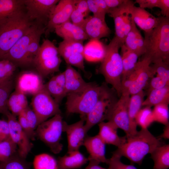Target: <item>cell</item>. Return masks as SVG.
Wrapping results in <instances>:
<instances>
[{
    "label": "cell",
    "mask_w": 169,
    "mask_h": 169,
    "mask_svg": "<svg viewBox=\"0 0 169 169\" xmlns=\"http://www.w3.org/2000/svg\"><path fill=\"white\" fill-rule=\"evenodd\" d=\"M102 169H105V168H104L102 167Z\"/></svg>",
    "instance_id": "cell-59"
},
{
    "label": "cell",
    "mask_w": 169,
    "mask_h": 169,
    "mask_svg": "<svg viewBox=\"0 0 169 169\" xmlns=\"http://www.w3.org/2000/svg\"><path fill=\"white\" fill-rule=\"evenodd\" d=\"M9 128L10 137L18 148L19 155L24 158L26 157L31 150L33 144L30 140L20 126L16 116L9 111L5 115Z\"/></svg>",
    "instance_id": "cell-14"
},
{
    "label": "cell",
    "mask_w": 169,
    "mask_h": 169,
    "mask_svg": "<svg viewBox=\"0 0 169 169\" xmlns=\"http://www.w3.org/2000/svg\"><path fill=\"white\" fill-rule=\"evenodd\" d=\"M42 77L32 72H25L19 75L16 82V90L25 95H34L44 86Z\"/></svg>",
    "instance_id": "cell-19"
},
{
    "label": "cell",
    "mask_w": 169,
    "mask_h": 169,
    "mask_svg": "<svg viewBox=\"0 0 169 169\" xmlns=\"http://www.w3.org/2000/svg\"><path fill=\"white\" fill-rule=\"evenodd\" d=\"M83 41L63 40L58 47L60 55L67 64L75 67L85 73Z\"/></svg>",
    "instance_id": "cell-12"
},
{
    "label": "cell",
    "mask_w": 169,
    "mask_h": 169,
    "mask_svg": "<svg viewBox=\"0 0 169 169\" xmlns=\"http://www.w3.org/2000/svg\"><path fill=\"white\" fill-rule=\"evenodd\" d=\"M152 64L151 66L154 74L169 83V63L160 61Z\"/></svg>",
    "instance_id": "cell-44"
},
{
    "label": "cell",
    "mask_w": 169,
    "mask_h": 169,
    "mask_svg": "<svg viewBox=\"0 0 169 169\" xmlns=\"http://www.w3.org/2000/svg\"><path fill=\"white\" fill-rule=\"evenodd\" d=\"M121 158L120 156L112 153L111 157L108 159V169H137L133 165L123 163L120 160Z\"/></svg>",
    "instance_id": "cell-46"
},
{
    "label": "cell",
    "mask_w": 169,
    "mask_h": 169,
    "mask_svg": "<svg viewBox=\"0 0 169 169\" xmlns=\"http://www.w3.org/2000/svg\"><path fill=\"white\" fill-rule=\"evenodd\" d=\"M157 8L161 9L162 16L169 18V0H159Z\"/></svg>",
    "instance_id": "cell-54"
},
{
    "label": "cell",
    "mask_w": 169,
    "mask_h": 169,
    "mask_svg": "<svg viewBox=\"0 0 169 169\" xmlns=\"http://www.w3.org/2000/svg\"><path fill=\"white\" fill-rule=\"evenodd\" d=\"M135 120L137 125L141 126V128L148 129L154 121L151 107L145 106L141 109L136 116Z\"/></svg>",
    "instance_id": "cell-40"
},
{
    "label": "cell",
    "mask_w": 169,
    "mask_h": 169,
    "mask_svg": "<svg viewBox=\"0 0 169 169\" xmlns=\"http://www.w3.org/2000/svg\"><path fill=\"white\" fill-rule=\"evenodd\" d=\"M106 46L98 40H90L84 46V58L90 62H101L105 53Z\"/></svg>",
    "instance_id": "cell-29"
},
{
    "label": "cell",
    "mask_w": 169,
    "mask_h": 169,
    "mask_svg": "<svg viewBox=\"0 0 169 169\" xmlns=\"http://www.w3.org/2000/svg\"><path fill=\"white\" fill-rule=\"evenodd\" d=\"M13 86L12 78L0 84V113L5 115L9 111L7 103Z\"/></svg>",
    "instance_id": "cell-38"
},
{
    "label": "cell",
    "mask_w": 169,
    "mask_h": 169,
    "mask_svg": "<svg viewBox=\"0 0 169 169\" xmlns=\"http://www.w3.org/2000/svg\"><path fill=\"white\" fill-rule=\"evenodd\" d=\"M158 138L160 139L163 138L165 139H169V124L165 126L163 133L159 136Z\"/></svg>",
    "instance_id": "cell-57"
},
{
    "label": "cell",
    "mask_w": 169,
    "mask_h": 169,
    "mask_svg": "<svg viewBox=\"0 0 169 169\" xmlns=\"http://www.w3.org/2000/svg\"><path fill=\"white\" fill-rule=\"evenodd\" d=\"M34 23L27 15L24 7L0 26V60Z\"/></svg>",
    "instance_id": "cell-4"
},
{
    "label": "cell",
    "mask_w": 169,
    "mask_h": 169,
    "mask_svg": "<svg viewBox=\"0 0 169 169\" xmlns=\"http://www.w3.org/2000/svg\"><path fill=\"white\" fill-rule=\"evenodd\" d=\"M75 0H59L49 18L45 32L47 35L54 31L55 28L70 20Z\"/></svg>",
    "instance_id": "cell-15"
},
{
    "label": "cell",
    "mask_w": 169,
    "mask_h": 169,
    "mask_svg": "<svg viewBox=\"0 0 169 169\" xmlns=\"http://www.w3.org/2000/svg\"><path fill=\"white\" fill-rule=\"evenodd\" d=\"M24 110L18 115V122L20 126L31 140H34L35 135L31 131L25 116Z\"/></svg>",
    "instance_id": "cell-48"
},
{
    "label": "cell",
    "mask_w": 169,
    "mask_h": 169,
    "mask_svg": "<svg viewBox=\"0 0 169 169\" xmlns=\"http://www.w3.org/2000/svg\"><path fill=\"white\" fill-rule=\"evenodd\" d=\"M99 131L98 134L105 144L121 146L126 141V136H119L117 134L118 128L110 121L102 122L98 124Z\"/></svg>",
    "instance_id": "cell-23"
},
{
    "label": "cell",
    "mask_w": 169,
    "mask_h": 169,
    "mask_svg": "<svg viewBox=\"0 0 169 169\" xmlns=\"http://www.w3.org/2000/svg\"><path fill=\"white\" fill-rule=\"evenodd\" d=\"M44 86L51 96L59 104L67 96L65 87L58 83L54 77L44 84Z\"/></svg>",
    "instance_id": "cell-37"
},
{
    "label": "cell",
    "mask_w": 169,
    "mask_h": 169,
    "mask_svg": "<svg viewBox=\"0 0 169 169\" xmlns=\"http://www.w3.org/2000/svg\"><path fill=\"white\" fill-rule=\"evenodd\" d=\"M85 18L84 15L74 6L70 16V20L71 22L81 28Z\"/></svg>",
    "instance_id": "cell-49"
},
{
    "label": "cell",
    "mask_w": 169,
    "mask_h": 169,
    "mask_svg": "<svg viewBox=\"0 0 169 169\" xmlns=\"http://www.w3.org/2000/svg\"><path fill=\"white\" fill-rule=\"evenodd\" d=\"M61 62L58 47L51 41L46 39L40 45L33 64L42 77L59 71Z\"/></svg>",
    "instance_id": "cell-7"
},
{
    "label": "cell",
    "mask_w": 169,
    "mask_h": 169,
    "mask_svg": "<svg viewBox=\"0 0 169 169\" xmlns=\"http://www.w3.org/2000/svg\"><path fill=\"white\" fill-rule=\"evenodd\" d=\"M24 8L23 0H0V26L11 15Z\"/></svg>",
    "instance_id": "cell-32"
},
{
    "label": "cell",
    "mask_w": 169,
    "mask_h": 169,
    "mask_svg": "<svg viewBox=\"0 0 169 169\" xmlns=\"http://www.w3.org/2000/svg\"><path fill=\"white\" fill-rule=\"evenodd\" d=\"M120 49L123 65L122 82L135 70L140 56L136 53L128 49L124 44Z\"/></svg>",
    "instance_id": "cell-28"
},
{
    "label": "cell",
    "mask_w": 169,
    "mask_h": 169,
    "mask_svg": "<svg viewBox=\"0 0 169 169\" xmlns=\"http://www.w3.org/2000/svg\"><path fill=\"white\" fill-rule=\"evenodd\" d=\"M16 67L15 64L9 60L5 59L0 60V79L12 77Z\"/></svg>",
    "instance_id": "cell-45"
},
{
    "label": "cell",
    "mask_w": 169,
    "mask_h": 169,
    "mask_svg": "<svg viewBox=\"0 0 169 169\" xmlns=\"http://www.w3.org/2000/svg\"><path fill=\"white\" fill-rule=\"evenodd\" d=\"M145 94L143 90H142L130 96L128 105V115L132 128L136 131H138L135 118L142 106Z\"/></svg>",
    "instance_id": "cell-34"
},
{
    "label": "cell",
    "mask_w": 169,
    "mask_h": 169,
    "mask_svg": "<svg viewBox=\"0 0 169 169\" xmlns=\"http://www.w3.org/2000/svg\"><path fill=\"white\" fill-rule=\"evenodd\" d=\"M117 100L114 91L104 84L97 101L86 116L84 127L87 132L94 126L105 120L108 112Z\"/></svg>",
    "instance_id": "cell-8"
},
{
    "label": "cell",
    "mask_w": 169,
    "mask_h": 169,
    "mask_svg": "<svg viewBox=\"0 0 169 169\" xmlns=\"http://www.w3.org/2000/svg\"><path fill=\"white\" fill-rule=\"evenodd\" d=\"M57 160V169H77L81 167L89 161L79 151H73Z\"/></svg>",
    "instance_id": "cell-27"
},
{
    "label": "cell",
    "mask_w": 169,
    "mask_h": 169,
    "mask_svg": "<svg viewBox=\"0 0 169 169\" xmlns=\"http://www.w3.org/2000/svg\"><path fill=\"white\" fill-rule=\"evenodd\" d=\"M24 112L30 130L35 135V131L38 125L36 115L29 106L25 110Z\"/></svg>",
    "instance_id": "cell-47"
},
{
    "label": "cell",
    "mask_w": 169,
    "mask_h": 169,
    "mask_svg": "<svg viewBox=\"0 0 169 169\" xmlns=\"http://www.w3.org/2000/svg\"><path fill=\"white\" fill-rule=\"evenodd\" d=\"M103 87L104 84L99 86L95 83L90 82L82 90L67 95L65 103L67 113L78 114L80 118L86 120L87 115L97 101Z\"/></svg>",
    "instance_id": "cell-5"
},
{
    "label": "cell",
    "mask_w": 169,
    "mask_h": 169,
    "mask_svg": "<svg viewBox=\"0 0 169 169\" xmlns=\"http://www.w3.org/2000/svg\"><path fill=\"white\" fill-rule=\"evenodd\" d=\"M12 78V77H11ZM8 78V79H0V84L2 83V82H4V81L10 78Z\"/></svg>",
    "instance_id": "cell-58"
},
{
    "label": "cell",
    "mask_w": 169,
    "mask_h": 169,
    "mask_svg": "<svg viewBox=\"0 0 169 169\" xmlns=\"http://www.w3.org/2000/svg\"><path fill=\"white\" fill-rule=\"evenodd\" d=\"M32 163L22 157L18 151L7 160L0 162V169H31Z\"/></svg>",
    "instance_id": "cell-35"
},
{
    "label": "cell",
    "mask_w": 169,
    "mask_h": 169,
    "mask_svg": "<svg viewBox=\"0 0 169 169\" xmlns=\"http://www.w3.org/2000/svg\"><path fill=\"white\" fill-rule=\"evenodd\" d=\"M167 86H169V83L157 76H153L151 78L148 91L153 89L162 88Z\"/></svg>",
    "instance_id": "cell-50"
},
{
    "label": "cell",
    "mask_w": 169,
    "mask_h": 169,
    "mask_svg": "<svg viewBox=\"0 0 169 169\" xmlns=\"http://www.w3.org/2000/svg\"><path fill=\"white\" fill-rule=\"evenodd\" d=\"M27 15L37 24L47 27L58 0H23Z\"/></svg>",
    "instance_id": "cell-11"
},
{
    "label": "cell",
    "mask_w": 169,
    "mask_h": 169,
    "mask_svg": "<svg viewBox=\"0 0 169 169\" xmlns=\"http://www.w3.org/2000/svg\"><path fill=\"white\" fill-rule=\"evenodd\" d=\"M131 16L136 25L144 32H149L157 25L158 17H156L145 9L139 7L132 6L131 8Z\"/></svg>",
    "instance_id": "cell-22"
},
{
    "label": "cell",
    "mask_w": 169,
    "mask_h": 169,
    "mask_svg": "<svg viewBox=\"0 0 169 169\" xmlns=\"http://www.w3.org/2000/svg\"><path fill=\"white\" fill-rule=\"evenodd\" d=\"M39 26H42L34 23L27 32L3 56L2 59L9 60L16 66H28L27 58L28 49L30 42Z\"/></svg>",
    "instance_id": "cell-13"
},
{
    "label": "cell",
    "mask_w": 169,
    "mask_h": 169,
    "mask_svg": "<svg viewBox=\"0 0 169 169\" xmlns=\"http://www.w3.org/2000/svg\"><path fill=\"white\" fill-rule=\"evenodd\" d=\"M123 44L128 49L136 53L140 56L144 53V38L132 18L131 29L125 38Z\"/></svg>",
    "instance_id": "cell-26"
},
{
    "label": "cell",
    "mask_w": 169,
    "mask_h": 169,
    "mask_svg": "<svg viewBox=\"0 0 169 169\" xmlns=\"http://www.w3.org/2000/svg\"><path fill=\"white\" fill-rule=\"evenodd\" d=\"M126 0H104L109 9L117 8L125 2Z\"/></svg>",
    "instance_id": "cell-55"
},
{
    "label": "cell",
    "mask_w": 169,
    "mask_h": 169,
    "mask_svg": "<svg viewBox=\"0 0 169 169\" xmlns=\"http://www.w3.org/2000/svg\"></svg>",
    "instance_id": "cell-60"
},
{
    "label": "cell",
    "mask_w": 169,
    "mask_h": 169,
    "mask_svg": "<svg viewBox=\"0 0 169 169\" xmlns=\"http://www.w3.org/2000/svg\"><path fill=\"white\" fill-rule=\"evenodd\" d=\"M135 2L132 0H126L119 7L109 10L108 14L113 18L115 24V36L124 44L125 38L124 28L127 14Z\"/></svg>",
    "instance_id": "cell-20"
},
{
    "label": "cell",
    "mask_w": 169,
    "mask_h": 169,
    "mask_svg": "<svg viewBox=\"0 0 169 169\" xmlns=\"http://www.w3.org/2000/svg\"><path fill=\"white\" fill-rule=\"evenodd\" d=\"M64 121L61 114H58L40 124L35 131V136L55 154L59 153L63 149L60 141L63 132Z\"/></svg>",
    "instance_id": "cell-6"
},
{
    "label": "cell",
    "mask_w": 169,
    "mask_h": 169,
    "mask_svg": "<svg viewBox=\"0 0 169 169\" xmlns=\"http://www.w3.org/2000/svg\"><path fill=\"white\" fill-rule=\"evenodd\" d=\"M89 9L93 15L105 19L109 9L104 0H86Z\"/></svg>",
    "instance_id": "cell-41"
},
{
    "label": "cell",
    "mask_w": 169,
    "mask_h": 169,
    "mask_svg": "<svg viewBox=\"0 0 169 169\" xmlns=\"http://www.w3.org/2000/svg\"><path fill=\"white\" fill-rule=\"evenodd\" d=\"M154 162L153 169H167L169 167V145H162L151 154Z\"/></svg>",
    "instance_id": "cell-33"
},
{
    "label": "cell",
    "mask_w": 169,
    "mask_h": 169,
    "mask_svg": "<svg viewBox=\"0 0 169 169\" xmlns=\"http://www.w3.org/2000/svg\"><path fill=\"white\" fill-rule=\"evenodd\" d=\"M54 31L64 40L83 42L89 39L83 29L70 20L56 26Z\"/></svg>",
    "instance_id": "cell-24"
},
{
    "label": "cell",
    "mask_w": 169,
    "mask_h": 169,
    "mask_svg": "<svg viewBox=\"0 0 169 169\" xmlns=\"http://www.w3.org/2000/svg\"><path fill=\"white\" fill-rule=\"evenodd\" d=\"M46 30V27L39 26L30 42L27 54L28 65L33 64L34 59L40 48L39 42L41 36L45 33Z\"/></svg>",
    "instance_id": "cell-36"
},
{
    "label": "cell",
    "mask_w": 169,
    "mask_h": 169,
    "mask_svg": "<svg viewBox=\"0 0 169 169\" xmlns=\"http://www.w3.org/2000/svg\"><path fill=\"white\" fill-rule=\"evenodd\" d=\"M123 44L115 36L106 46L105 57L101 62L99 72L104 77L107 84H111L118 95L122 92L121 76L123 65L119 50Z\"/></svg>",
    "instance_id": "cell-3"
},
{
    "label": "cell",
    "mask_w": 169,
    "mask_h": 169,
    "mask_svg": "<svg viewBox=\"0 0 169 169\" xmlns=\"http://www.w3.org/2000/svg\"><path fill=\"white\" fill-rule=\"evenodd\" d=\"M151 64L150 61L146 58L138 62L136 68V77L128 91L130 95L143 90L149 79L155 75Z\"/></svg>",
    "instance_id": "cell-18"
},
{
    "label": "cell",
    "mask_w": 169,
    "mask_h": 169,
    "mask_svg": "<svg viewBox=\"0 0 169 169\" xmlns=\"http://www.w3.org/2000/svg\"><path fill=\"white\" fill-rule=\"evenodd\" d=\"M18 151L17 145L10 138L0 141V162L4 161Z\"/></svg>",
    "instance_id": "cell-42"
},
{
    "label": "cell",
    "mask_w": 169,
    "mask_h": 169,
    "mask_svg": "<svg viewBox=\"0 0 169 169\" xmlns=\"http://www.w3.org/2000/svg\"><path fill=\"white\" fill-rule=\"evenodd\" d=\"M33 163L34 169H57V160L46 153L36 155Z\"/></svg>",
    "instance_id": "cell-39"
},
{
    "label": "cell",
    "mask_w": 169,
    "mask_h": 169,
    "mask_svg": "<svg viewBox=\"0 0 169 169\" xmlns=\"http://www.w3.org/2000/svg\"><path fill=\"white\" fill-rule=\"evenodd\" d=\"M159 0H136L135 3H138L139 7L145 9L148 8L152 9L155 7H157Z\"/></svg>",
    "instance_id": "cell-53"
},
{
    "label": "cell",
    "mask_w": 169,
    "mask_h": 169,
    "mask_svg": "<svg viewBox=\"0 0 169 169\" xmlns=\"http://www.w3.org/2000/svg\"><path fill=\"white\" fill-rule=\"evenodd\" d=\"M160 139L156 137L148 130L142 129L126 138L125 142L113 153L127 158L132 164L141 165L145 156L162 145Z\"/></svg>",
    "instance_id": "cell-2"
},
{
    "label": "cell",
    "mask_w": 169,
    "mask_h": 169,
    "mask_svg": "<svg viewBox=\"0 0 169 169\" xmlns=\"http://www.w3.org/2000/svg\"><path fill=\"white\" fill-rule=\"evenodd\" d=\"M89 163L85 169H102V167L99 165L100 162L94 160H90Z\"/></svg>",
    "instance_id": "cell-56"
},
{
    "label": "cell",
    "mask_w": 169,
    "mask_h": 169,
    "mask_svg": "<svg viewBox=\"0 0 169 169\" xmlns=\"http://www.w3.org/2000/svg\"><path fill=\"white\" fill-rule=\"evenodd\" d=\"M89 39L98 40L109 36L111 31L105 19L93 16H89L85 19L81 27Z\"/></svg>",
    "instance_id": "cell-17"
},
{
    "label": "cell",
    "mask_w": 169,
    "mask_h": 169,
    "mask_svg": "<svg viewBox=\"0 0 169 169\" xmlns=\"http://www.w3.org/2000/svg\"><path fill=\"white\" fill-rule=\"evenodd\" d=\"M85 121V119L80 118L79 120L71 125L64 121L63 132L66 133L67 137L68 154L79 151L80 147L83 145L87 133L84 127Z\"/></svg>",
    "instance_id": "cell-16"
},
{
    "label": "cell",
    "mask_w": 169,
    "mask_h": 169,
    "mask_svg": "<svg viewBox=\"0 0 169 169\" xmlns=\"http://www.w3.org/2000/svg\"><path fill=\"white\" fill-rule=\"evenodd\" d=\"M130 95L123 93L108 112L105 120L113 123L118 128L123 130L126 138L135 134L138 131L132 128L128 112V105Z\"/></svg>",
    "instance_id": "cell-9"
},
{
    "label": "cell",
    "mask_w": 169,
    "mask_h": 169,
    "mask_svg": "<svg viewBox=\"0 0 169 169\" xmlns=\"http://www.w3.org/2000/svg\"><path fill=\"white\" fill-rule=\"evenodd\" d=\"M64 72L67 95L82 90L90 83L85 81L80 74L69 65L67 64Z\"/></svg>",
    "instance_id": "cell-25"
},
{
    "label": "cell",
    "mask_w": 169,
    "mask_h": 169,
    "mask_svg": "<svg viewBox=\"0 0 169 169\" xmlns=\"http://www.w3.org/2000/svg\"><path fill=\"white\" fill-rule=\"evenodd\" d=\"M156 26L145 32V52L143 58L151 64L160 61L169 63V18L160 16Z\"/></svg>",
    "instance_id": "cell-1"
},
{
    "label": "cell",
    "mask_w": 169,
    "mask_h": 169,
    "mask_svg": "<svg viewBox=\"0 0 169 169\" xmlns=\"http://www.w3.org/2000/svg\"><path fill=\"white\" fill-rule=\"evenodd\" d=\"M74 7L82 12L86 18L89 16L90 11L86 0H75Z\"/></svg>",
    "instance_id": "cell-52"
},
{
    "label": "cell",
    "mask_w": 169,
    "mask_h": 169,
    "mask_svg": "<svg viewBox=\"0 0 169 169\" xmlns=\"http://www.w3.org/2000/svg\"><path fill=\"white\" fill-rule=\"evenodd\" d=\"M147 96L144 100L142 106L151 107L157 105L169 103V86L159 89L151 90L148 92Z\"/></svg>",
    "instance_id": "cell-30"
},
{
    "label": "cell",
    "mask_w": 169,
    "mask_h": 169,
    "mask_svg": "<svg viewBox=\"0 0 169 169\" xmlns=\"http://www.w3.org/2000/svg\"><path fill=\"white\" fill-rule=\"evenodd\" d=\"M105 144L98 134L93 136H87L83 145L89 154L88 161L94 160L108 164L105 156Z\"/></svg>",
    "instance_id": "cell-21"
},
{
    "label": "cell",
    "mask_w": 169,
    "mask_h": 169,
    "mask_svg": "<svg viewBox=\"0 0 169 169\" xmlns=\"http://www.w3.org/2000/svg\"><path fill=\"white\" fill-rule=\"evenodd\" d=\"M7 105L9 110L16 116L28 107L25 95L16 90L10 95Z\"/></svg>",
    "instance_id": "cell-31"
},
{
    "label": "cell",
    "mask_w": 169,
    "mask_h": 169,
    "mask_svg": "<svg viewBox=\"0 0 169 169\" xmlns=\"http://www.w3.org/2000/svg\"><path fill=\"white\" fill-rule=\"evenodd\" d=\"M9 138V128L7 121L0 119V141Z\"/></svg>",
    "instance_id": "cell-51"
},
{
    "label": "cell",
    "mask_w": 169,
    "mask_h": 169,
    "mask_svg": "<svg viewBox=\"0 0 169 169\" xmlns=\"http://www.w3.org/2000/svg\"><path fill=\"white\" fill-rule=\"evenodd\" d=\"M31 105L37 117L38 125L49 118L61 114L59 104L51 96L44 86L33 95Z\"/></svg>",
    "instance_id": "cell-10"
},
{
    "label": "cell",
    "mask_w": 169,
    "mask_h": 169,
    "mask_svg": "<svg viewBox=\"0 0 169 169\" xmlns=\"http://www.w3.org/2000/svg\"><path fill=\"white\" fill-rule=\"evenodd\" d=\"M168 104H162L154 106L152 110L154 121L165 126L169 124V111Z\"/></svg>",
    "instance_id": "cell-43"
}]
</instances>
